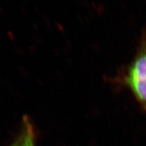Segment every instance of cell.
Returning <instances> with one entry per match:
<instances>
[{"label":"cell","mask_w":146,"mask_h":146,"mask_svg":"<svg viewBox=\"0 0 146 146\" xmlns=\"http://www.w3.org/2000/svg\"><path fill=\"white\" fill-rule=\"evenodd\" d=\"M124 80L146 110V33L143 35L140 48L127 70Z\"/></svg>","instance_id":"cell-1"},{"label":"cell","mask_w":146,"mask_h":146,"mask_svg":"<svg viewBox=\"0 0 146 146\" xmlns=\"http://www.w3.org/2000/svg\"><path fill=\"white\" fill-rule=\"evenodd\" d=\"M20 136V146H35L34 129L28 117L26 116L23 119V124Z\"/></svg>","instance_id":"cell-2"},{"label":"cell","mask_w":146,"mask_h":146,"mask_svg":"<svg viewBox=\"0 0 146 146\" xmlns=\"http://www.w3.org/2000/svg\"><path fill=\"white\" fill-rule=\"evenodd\" d=\"M20 143H21V139H20V136H19L15 139L14 142H13L10 146H20Z\"/></svg>","instance_id":"cell-3"}]
</instances>
